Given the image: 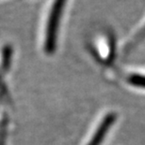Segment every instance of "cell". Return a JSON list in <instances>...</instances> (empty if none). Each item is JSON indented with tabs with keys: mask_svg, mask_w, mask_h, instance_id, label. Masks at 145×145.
Wrapping results in <instances>:
<instances>
[{
	"mask_svg": "<svg viewBox=\"0 0 145 145\" xmlns=\"http://www.w3.org/2000/svg\"><path fill=\"white\" fill-rule=\"evenodd\" d=\"M114 120H115V115H113V114L107 115L106 118L104 119V121L102 122V124L100 125L98 130L95 132V134L93 135V137L91 138V142L88 145H99L102 142V140H103L105 135L109 131L110 125H111V124L114 122Z\"/></svg>",
	"mask_w": 145,
	"mask_h": 145,
	"instance_id": "2",
	"label": "cell"
},
{
	"mask_svg": "<svg viewBox=\"0 0 145 145\" xmlns=\"http://www.w3.org/2000/svg\"><path fill=\"white\" fill-rule=\"evenodd\" d=\"M144 39H145V24H144V25L141 26L140 29L135 34L133 38H131V39L127 43V46H126V48H125V51L128 52V51L132 50L135 46H137L138 43Z\"/></svg>",
	"mask_w": 145,
	"mask_h": 145,
	"instance_id": "3",
	"label": "cell"
},
{
	"mask_svg": "<svg viewBox=\"0 0 145 145\" xmlns=\"http://www.w3.org/2000/svg\"><path fill=\"white\" fill-rule=\"evenodd\" d=\"M65 3L66 0H55L52 6L48 17L47 26H46V37L44 43V49L47 54H53L56 49L58 24H60L63 8L65 7Z\"/></svg>",
	"mask_w": 145,
	"mask_h": 145,
	"instance_id": "1",
	"label": "cell"
},
{
	"mask_svg": "<svg viewBox=\"0 0 145 145\" xmlns=\"http://www.w3.org/2000/svg\"><path fill=\"white\" fill-rule=\"evenodd\" d=\"M129 82L133 85L140 86L145 88V76L142 75H133L129 78Z\"/></svg>",
	"mask_w": 145,
	"mask_h": 145,
	"instance_id": "5",
	"label": "cell"
},
{
	"mask_svg": "<svg viewBox=\"0 0 145 145\" xmlns=\"http://www.w3.org/2000/svg\"><path fill=\"white\" fill-rule=\"evenodd\" d=\"M11 46H6V47L3 49V52H2V67L4 70H7L10 67L11 64Z\"/></svg>",
	"mask_w": 145,
	"mask_h": 145,
	"instance_id": "4",
	"label": "cell"
}]
</instances>
